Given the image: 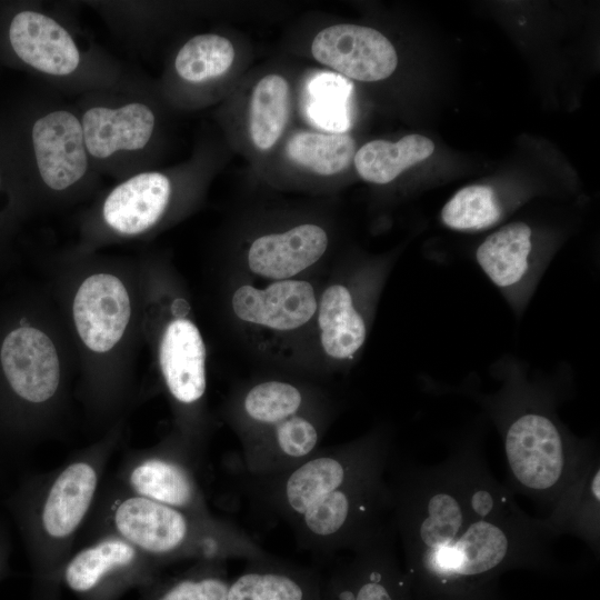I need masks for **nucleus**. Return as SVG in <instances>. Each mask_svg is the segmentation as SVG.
I'll list each match as a JSON object with an SVG mask.
<instances>
[{
	"label": "nucleus",
	"mask_w": 600,
	"mask_h": 600,
	"mask_svg": "<svg viewBox=\"0 0 600 600\" xmlns=\"http://www.w3.org/2000/svg\"><path fill=\"white\" fill-rule=\"evenodd\" d=\"M389 482L392 527L409 576L448 584L540 561L551 551L543 521L518 507L476 441L459 442L433 466L393 457Z\"/></svg>",
	"instance_id": "obj_1"
},
{
	"label": "nucleus",
	"mask_w": 600,
	"mask_h": 600,
	"mask_svg": "<svg viewBox=\"0 0 600 600\" xmlns=\"http://www.w3.org/2000/svg\"><path fill=\"white\" fill-rule=\"evenodd\" d=\"M489 408L502 438L508 488L549 512L598 456L594 446L570 434L551 402L522 386L503 389Z\"/></svg>",
	"instance_id": "obj_2"
},
{
	"label": "nucleus",
	"mask_w": 600,
	"mask_h": 600,
	"mask_svg": "<svg viewBox=\"0 0 600 600\" xmlns=\"http://www.w3.org/2000/svg\"><path fill=\"white\" fill-rule=\"evenodd\" d=\"M393 453L390 441L373 433L328 450L281 472L249 476L236 472L252 507L288 527L314 504L346 486L384 470Z\"/></svg>",
	"instance_id": "obj_3"
},
{
	"label": "nucleus",
	"mask_w": 600,
	"mask_h": 600,
	"mask_svg": "<svg viewBox=\"0 0 600 600\" xmlns=\"http://www.w3.org/2000/svg\"><path fill=\"white\" fill-rule=\"evenodd\" d=\"M0 374L11 393L28 403H42L57 391L59 360L49 337L29 324L27 317L0 340Z\"/></svg>",
	"instance_id": "obj_4"
},
{
	"label": "nucleus",
	"mask_w": 600,
	"mask_h": 600,
	"mask_svg": "<svg viewBox=\"0 0 600 600\" xmlns=\"http://www.w3.org/2000/svg\"><path fill=\"white\" fill-rule=\"evenodd\" d=\"M396 541L392 529L347 552L323 577L334 600H403L407 582L398 567Z\"/></svg>",
	"instance_id": "obj_5"
},
{
	"label": "nucleus",
	"mask_w": 600,
	"mask_h": 600,
	"mask_svg": "<svg viewBox=\"0 0 600 600\" xmlns=\"http://www.w3.org/2000/svg\"><path fill=\"white\" fill-rule=\"evenodd\" d=\"M313 58L344 78L380 81L393 73L398 56L392 43L378 30L349 23L328 27L314 37Z\"/></svg>",
	"instance_id": "obj_6"
},
{
	"label": "nucleus",
	"mask_w": 600,
	"mask_h": 600,
	"mask_svg": "<svg viewBox=\"0 0 600 600\" xmlns=\"http://www.w3.org/2000/svg\"><path fill=\"white\" fill-rule=\"evenodd\" d=\"M32 144L42 181L52 190H64L81 180L88 168L81 121L70 111L56 110L32 127Z\"/></svg>",
	"instance_id": "obj_7"
},
{
	"label": "nucleus",
	"mask_w": 600,
	"mask_h": 600,
	"mask_svg": "<svg viewBox=\"0 0 600 600\" xmlns=\"http://www.w3.org/2000/svg\"><path fill=\"white\" fill-rule=\"evenodd\" d=\"M476 259L518 309L541 273L533 259L532 230L524 222H512L491 233L478 247Z\"/></svg>",
	"instance_id": "obj_8"
},
{
	"label": "nucleus",
	"mask_w": 600,
	"mask_h": 600,
	"mask_svg": "<svg viewBox=\"0 0 600 600\" xmlns=\"http://www.w3.org/2000/svg\"><path fill=\"white\" fill-rule=\"evenodd\" d=\"M73 318L89 349L110 350L122 337L130 318V300L123 283L108 273L87 278L74 297Z\"/></svg>",
	"instance_id": "obj_9"
},
{
	"label": "nucleus",
	"mask_w": 600,
	"mask_h": 600,
	"mask_svg": "<svg viewBox=\"0 0 600 600\" xmlns=\"http://www.w3.org/2000/svg\"><path fill=\"white\" fill-rule=\"evenodd\" d=\"M321 434L319 420L310 413L292 416L246 442L236 472L266 476L290 469L319 450Z\"/></svg>",
	"instance_id": "obj_10"
},
{
	"label": "nucleus",
	"mask_w": 600,
	"mask_h": 600,
	"mask_svg": "<svg viewBox=\"0 0 600 600\" xmlns=\"http://www.w3.org/2000/svg\"><path fill=\"white\" fill-rule=\"evenodd\" d=\"M231 303L240 320L281 331L300 328L318 308L312 286L290 279L272 282L264 289L241 286Z\"/></svg>",
	"instance_id": "obj_11"
},
{
	"label": "nucleus",
	"mask_w": 600,
	"mask_h": 600,
	"mask_svg": "<svg viewBox=\"0 0 600 600\" xmlns=\"http://www.w3.org/2000/svg\"><path fill=\"white\" fill-rule=\"evenodd\" d=\"M9 39L16 54L43 73L68 76L80 63V52L70 33L43 13H17L10 23Z\"/></svg>",
	"instance_id": "obj_12"
},
{
	"label": "nucleus",
	"mask_w": 600,
	"mask_h": 600,
	"mask_svg": "<svg viewBox=\"0 0 600 600\" xmlns=\"http://www.w3.org/2000/svg\"><path fill=\"white\" fill-rule=\"evenodd\" d=\"M323 576L272 556L248 561L230 579L227 600H321Z\"/></svg>",
	"instance_id": "obj_13"
},
{
	"label": "nucleus",
	"mask_w": 600,
	"mask_h": 600,
	"mask_svg": "<svg viewBox=\"0 0 600 600\" xmlns=\"http://www.w3.org/2000/svg\"><path fill=\"white\" fill-rule=\"evenodd\" d=\"M154 124L152 110L140 102L119 108L93 107L81 120L87 152L97 159L142 149L149 142Z\"/></svg>",
	"instance_id": "obj_14"
},
{
	"label": "nucleus",
	"mask_w": 600,
	"mask_h": 600,
	"mask_svg": "<svg viewBox=\"0 0 600 600\" xmlns=\"http://www.w3.org/2000/svg\"><path fill=\"white\" fill-rule=\"evenodd\" d=\"M327 247L328 237L321 227L301 224L256 239L248 251V266L263 278L287 280L317 262Z\"/></svg>",
	"instance_id": "obj_15"
},
{
	"label": "nucleus",
	"mask_w": 600,
	"mask_h": 600,
	"mask_svg": "<svg viewBox=\"0 0 600 600\" xmlns=\"http://www.w3.org/2000/svg\"><path fill=\"white\" fill-rule=\"evenodd\" d=\"M160 367L171 396L182 404L198 402L206 392V349L198 328L187 319L167 327L160 344Z\"/></svg>",
	"instance_id": "obj_16"
},
{
	"label": "nucleus",
	"mask_w": 600,
	"mask_h": 600,
	"mask_svg": "<svg viewBox=\"0 0 600 600\" xmlns=\"http://www.w3.org/2000/svg\"><path fill=\"white\" fill-rule=\"evenodd\" d=\"M171 184L160 172H142L117 186L103 204V218L123 234L141 233L163 214L170 199Z\"/></svg>",
	"instance_id": "obj_17"
},
{
	"label": "nucleus",
	"mask_w": 600,
	"mask_h": 600,
	"mask_svg": "<svg viewBox=\"0 0 600 600\" xmlns=\"http://www.w3.org/2000/svg\"><path fill=\"white\" fill-rule=\"evenodd\" d=\"M129 483L136 496L201 518H213L207 510L192 470L182 459H144L131 470Z\"/></svg>",
	"instance_id": "obj_18"
},
{
	"label": "nucleus",
	"mask_w": 600,
	"mask_h": 600,
	"mask_svg": "<svg viewBox=\"0 0 600 600\" xmlns=\"http://www.w3.org/2000/svg\"><path fill=\"white\" fill-rule=\"evenodd\" d=\"M98 474L86 461L66 467L48 491L41 509V526L51 539L71 536L84 519L93 500Z\"/></svg>",
	"instance_id": "obj_19"
},
{
	"label": "nucleus",
	"mask_w": 600,
	"mask_h": 600,
	"mask_svg": "<svg viewBox=\"0 0 600 600\" xmlns=\"http://www.w3.org/2000/svg\"><path fill=\"white\" fill-rule=\"evenodd\" d=\"M599 479L597 456L548 514L540 518L553 538L571 533L588 543L592 551L599 550Z\"/></svg>",
	"instance_id": "obj_20"
},
{
	"label": "nucleus",
	"mask_w": 600,
	"mask_h": 600,
	"mask_svg": "<svg viewBox=\"0 0 600 600\" xmlns=\"http://www.w3.org/2000/svg\"><path fill=\"white\" fill-rule=\"evenodd\" d=\"M318 321L322 348L333 359L352 358L366 341L364 319L350 290L342 284H332L323 291Z\"/></svg>",
	"instance_id": "obj_21"
},
{
	"label": "nucleus",
	"mask_w": 600,
	"mask_h": 600,
	"mask_svg": "<svg viewBox=\"0 0 600 600\" xmlns=\"http://www.w3.org/2000/svg\"><path fill=\"white\" fill-rule=\"evenodd\" d=\"M137 549L120 537L103 539L78 552L63 570L67 587L90 594L111 576L128 569L137 560Z\"/></svg>",
	"instance_id": "obj_22"
},
{
	"label": "nucleus",
	"mask_w": 600,
	"mask_h": 600,
	"mask_svg": "<svg viewBox=\"0 0 600 600\" xmlns=\"http://www.w3.org/2000/svg\"><path fill=\"white\" fill-rule=\"evenodd\" d=\"M434 143L421 134H409L397 142L372 140L363 144L353 157L362 179L384 184L394 180L403 170L429 158Z\"/></svg>",
	"instance_id": "obj_23"
},
{
	"label": "nucleus",
	"mask_w": 600,
	"mask_h": 600,
	"mask_svg": "<svg viewBox=\"0 0 600 600\" xmlns=\"http://www.w3.org/2000/svg\"><path fill=\"white\" fill-rule=\"evenodd\" d=\"M307 397L297 386L279 380L262 381L243 396L240 408L246 427V442L286 419L304 412Z\"/></svg>",
	"instance_id": "obj_24"
},
{
	"label": "nucleus",
	"mask_w": 600,
	"mask_h": 600,
	"mask_svg": "<svg viewBox=\"0 0 600 600\" xmlns=\"http://www.w3.org/2000/svg\"><path fill=\"white\" fill-rule=\"evenodd\" d=\"M290 90L279 74H268L256 84L250 104V136L260 150H268L281 137L288 121Z\"/></svg>",
	"instance_id": "obj_25"
},
{
	"label": "nucleus",
	"mask_w": 600,
	"mask_h": 600,
	"mask_svg": "<svg viewBox=\"0 0 600 600\" xmlns=\"http://www.w3.org/2000/svg\"><path fill=\"white\" fill-rule=\"evenodd\" d=\"M352 83L343 76L314 74L306 90L308 118L330 133H344L352 121Z\"/></svg>",
	"instance_id": "obj_26"
},
{
	"label": "nucleus",
	"mask_w": 600,
	"mask_h": 600,
	"mask_svg": "<svg viewBox=\"0 0 600 600\" xmlns=\"http://www.w3.org/2000/svg\"><path fill=\"white\" fill-rule=\"evenodd\" d=\"M354 141L347 133L308 131L293 134L286 147L291 161L321 176L344 170L354 157Z\"/></svg>",
	"instance_id": "obj_27"
},
{
	"label": "nucleus",
	"mask_w": 600,
	"mask_h": 600,
	"mask_svg": "<svg viewBox=\"0 0 600 600\" xmlns=\"http://www.w3.org/2000/svg\"><path fill=\"white\" fill-rule=\"evenodd\" d=\"M231 41L218 34H199L188 40L179 50L174 67L178 74L189 82H202L226 73L233 63Z\"/></svg>",
	"instance_id": "obj_28"
},
{
	"label": "nucleus",
	"mask_w": 600,
	"mask_h": 600,
	"mask_svg": "<svg viewBox=\"0 0 600 600\" xmlns=\"http://www.w3.org/2000/svg\"><path fill=\"white\" fill-rule=\"evenodd\" d=\"M502 214L493 189L486 184H471L460 189L442 208V222L460 231H476L497 223Z\"/></svg>",
	"instance_id": "obj_29"
},
{
	"label": "nucleus",
	"mask_w": 600,
	"mask_h": 600,
	"mask_svg": "<svg viewBox=\"0 0 600 600\" xmlns=\"http://www.w3.org/2000/svg\"><path fill=\"white\" fill-rule=\"evenodd\" d=\"M223 560H202L183 576L164 583L152 600H227L230 578Z\"/></svg>",
	"instance_id": "obj_30"
},
{
	"label": "nucleus",
	"mask_w": 600,
	"mask_h": 600,
	"mask_svg": "<svg viewBox=\"0 0 600 600\" xmlns=\"http://www.w3.org/2000/svg\"><path fill=\"white\" fill-rule=\"evenodd\" d=\"M321 600H334V598L330 594V592L324 587V579H323V592Z\"/></svg>",
	"instance_id": "obj_31"
}]
</instances>
